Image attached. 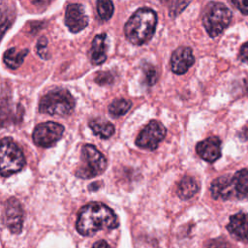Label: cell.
<instances>
[{"mask_svg": "<svg viewBox=\"0 0 248 248\" xmlns=\"http://www.w3.org/2000/svg\"><path fill=\"white\" fill-rule=\"evenodd\" d=\"M77 231L82 235H93L100 230H113L118 227L115 213L106 204L91 202L83 206L78 215Z\"/></svg>", "mask_w": 248, "mask_h": 248, "instance_id": "cell-1", "label": "cell"}, {"mask_svg": "<svg viewBox=\"0 0 248 248\" xmlns=\"http://www.w3.org/2000/svg\"><path fill=\"white\" fill-rule=\"evenodd\" d=\"M157 24V14L150 8L136 11L124 26L127 40L137 46L147 43L153 36Z\"/></svg>", "mask_w": 248, "mask_h": 248, "instance_id": "cell-2", "label": "cell"}, {"mask_svg": "<svg viewBox=\"0 0 248 248\" xmlns=\"http://www.w3.org/2000/svg\"><path fill=\"white\" fill-rule=\"evenodd\" d=\"M210 192L215 200H248V170L216 178L211 183Z\"/></svg>", "mask_w": 248, "mask_h": 248, "instance_id": "cell-3", "label": "cell"}, {"mask_svg": "<svg viewBox=\"0 0 248 248\" xmlns=\"http://www.w3.org/2000/svg\"><path fill=\"white\" fill-rule=\"evenodd\" d=\"M75 99L66 89H54L42 97L39 111L49 115H68L75 108Z\"/></svg>", "mask_w": 248, "mask_h": 248, "instance_id": "cell-4", "label": "cell"}, {"mask_svg": "<svg viewBox=\"0 0 248 248\" xmlns=\"http://www.w3.org/2000/svg\"><path fill=\"white\" fill-rule=\"evenodd\" d=\"M232 17L231 10L220 2H209L202 12V24L210 37L220 35Z\"/></svg>", "mask_w": 248, "mask_h": 248, "instance_id": "cell-5", "label": "cell"}, {"mask_svg": "<svg viewBox=\"0 0 248 248\" xmlns=\"http://www.w3.org/2000/svg\"><path fill=\"white\" fill-rule=\"evenodd\" d=\"M0 165L3 177L18 172L25 165V158L21 149L11 138H4L1 140Z\"/></svg>", "mask_w": 248, "mask_h": 248, "instance_id": "cell-6", "label": "cell"}, {"mask_svg": "<svg viewBox=\"0 0 248 248\" xmlns=\"http://www.w3.org/2000/svg\"><path fill=\"white\" fill-rule=\"evenodd\" d=\"M107 168L105 156L92 144H85L81 148V164L76 175L79 178H92L104 172Z\"/></svg>", "mask_w": 248, "mask_h": 248, "instance_id": "cell-7", "label": "cell"}, {"mask_svg": "<svg viewBox=\"0 0 248 248\" xmlns=\"http://www.w3.org/2000/svg\"><path fill=\"white\" fill-rule=\"evenodd\" d=\"M166 128L157 121L151 120L139 134L136 140V144L143 149L154 150L166 136Z\"/></svg>", "mask_w": 248, "mask_h": 248, "instance_id": "cell-8", "label": "cell"}, {"mask_svg": "<svg viewBox=\"0 0 248 248\" xmlns=\"http://www.w3.org/2000/svg\"><path fill=\"white\" fill-rule=\"evenodd\" d=\"M64 133V127L56 122H44L36 126L33 132L34 142L42 147H50L55 144Z\"/></svg>", "mask_w": 248, "mask_h": 248, "instance_id": "cell-9", "label": "cell"}, {"mask_svg": "<svg viewBox=\"0 0 248 248\" xmlns=\"http://www.w3.org/2000/svg\"><path fill=\"white\" fill-rule=\"evenodd\" d=\"M6 226L13 233H19L23 225V210L16 198H10L6 202L5 208Z\"/></svg>", "mask_w": 248, "mask_h": 248, "instance_id": "cell-10", "label": "cell"}, {"mask_svg": "<svg viewBox=\"0 0 248 248\" xmlns=\"http://www.w3.org/2000/svg\"><path fill=\"white\" fill-rule=\"evenodd\" d=\"M65 23L73 33H78L88 25V17L81 4L68 5L65 14Z\"/></svg>", "mask_w": 248, "mask_h": 248, "instance_id": "cell-11", "label": "cell"}, {"mask_svg": "<svg viewBox=\"0 0 248 248\" xmlns=\"http://www.w3.org/2000/svg\"><path fill=\"white\" fill-rule=\"evenodd\" d=\"M193 51L188 46H179L171 54L170 68L174 74L183 75L194 64Z\"/></svg>", "mask_w": 248, "mask_h": 248, "instance_id": "cell-12", "label": "cell"}, {"mask_svg": "<svg viewBox=\"0 0 248 248\" xmlns=\"http://www.w3.org/2000/svg\"><path fill=\"white\" fill-rule=\"evenodd\" d=\"M196 150L202 159L213 163L221 156V140L217 137H209L200 141Z\"/></svg>", "mask_w": 248, "mask_h": 248, "instance_id": "cell-13", "label": "cell"}, {"mask_svg": "<svg viewBox=\"0 0 248 248\" xmlns=\"http://www.w3.org/2000/svg\"><path fill=\"white\" fill-rule=\"evenodd\" d=\"M227 230L235 239L239 241H248V214L239 212L230 218Z\"/></svg>", "mask_w": 248, "mask_h": 248, "instance_id": "cell-14", "label": "cell"}, {"mask_svg": "<svg viewBox=\"0 0 248 248\" xmlns=\"http://www.w3.org/2000/svg\"><path fill=\"white\" fill-rule=\"evenodd\" d=\"M107 35L105 33L98 34L92 41L91 48L89 51L90 61L94 65H100L107 59V45H106Z\"/></svg>", "mask_w": 248, "mask_h": 248, "instance_id": "cell-15", "label": "cell"}, {"mask_svg": "<svg viewBox=\"0 0 248 248\" xmlns=\"http://www.w3.org/2000/svg\"><path fill=\"white\" fill-rule=\"evenodd\" d=\"M199 191L197 181L191 176H184L178 183L177 194L180 199L188 200Z\"/></svg>", "mask_w": 248, "mask_h": 248, "instance_id": "cell-16", "label": "cell"}, {"mask_svg": "<svg viewBox=\"0 0 248 248\" xmlns=\"http://www.w3.org/2000/svg\"><path fill=\"white\" fill-rule=\"evenodd\" d=\"M28 54V49L18 50L16 47L9 48L4 53V63L10 69H17L24 60V57Z\"/></svg>", "mask_w": 248, "mask_h": 248, "instance_id": "cell-17", "label": "cell"}, {"mask_svg": "<svg viewBox=\"0 0 248 248\" xmlns=\"http://www.w3.org/2000/svg\"><path fill=\"white\" fill-rule=\"evenodd\" d=\"M89 127L96 136L102 139H108L114 134V126L106 120H92L89 122Z\"/></svg>", "mask_w": 248, "mask_h": 248, "instance_id": "cell-18", "label": "cell"}, {"mask_svg": "<svg viewBox=\"0 0 248 248\" xmlns=\"http://www.w3.org/2000/svg\"><path fill=\"white\" fill-rule=\"evenodd\" d=\"M132 107V103L126 99H116L108 106L109 113L114 116L118 117L125 114Z\"/></svg>", "mask_w": 248, "mask_h": 248, "instance_id": "cell-19", "label": "cell"}, {"mask_svg": "<svg viewBox=\"0 0 248 248\" xmlns=\"http://www.w3.org/2000/svg\"><path fill=\"white\" fill-rule=\"evenodd\" d=\"M114 11L111 0H97V12L103 20H108L111 17Z\"/></svg>", "mask_w": 248, "mask_h": 248, "instance_id": "cell-20", "label": "cell"}, {"mask_svg": "<svg viewBox=\"0 0 248 248\" xmlns=\"http://www.w3.org/2000/svg\"><path fill=\"white\" fill-rule=\"evenodd\" d=\"M191 2V0H173L170 7V16H177Z\"/></svg>", "mask_w": 248, "mask_h": 248, "instance_id": "cell-21", "label": "cell"}, {"mask_svg": "<svg viewBox=\"0 0 248 248\" xmlns=\"http://www.w3.org/2000/svg\"><path fill=\"white\" fill-rule=\"evenodd\" d=\"M143 73H144L145 82L148 85H153L157 79L156 69L151 64H146L143 66Z\"/></svg>", "mask_w": 248, "mask_h": 248, "instance_id": "cell-22", "label": "cell"}, {"mask_svg": "<svg viewBox=\"0 0 248 248\" xmlns=\"http://www.w3.org/2000/svg\"><path fill=\"white\" fill-rule=\"evenodd\" d=\"M36 49H37V53L43 59H48L49 53L47 51V40L45 37H42L39 39L36 46Z\"/></svg>", "mask_w": 248, "mask_h": 248, "instance_id": "cell-23", "label": "cell"}, {"mask_svg": "<svg viewBox=\"0 0 248 248\" xmlns=\"http://www.w3.org/2000/svg\"><path fill=\"white\" fill-rule=\"evenodd\" d=\"M95 80L98 84L105 85V84L111 83L113 81V77L108 72H99L95 78Z\"/></svg>", "mask_w": 248, "mask_h": 248, "instance_id": "cell-24", "label": "cell"}, {"mask_svg": "<svg viewBox=\"0 0 248 248\" xmlns=\"http://www.w3.org/2000/svg\"><path fill=\"white\" fill-rule=\"evenodd\" d=\"M239 12L245 16H248V0H231Z\"/></svg>", "mask_w": 248, "mask_h": 248, "instance_id": "cell-25", "label": "cell"}, {"mask_svg": "<svg viewBox=\"0 0 248 248\" xmlns=\"http://www.w3.org/2000/svg\"><path fill=\"white\" fill-rule=\"evenodd\" d=\"M205 248H230V244L224 239H213Z\"/></svg>", "mask_w": 248, "mask_h": 248, "instance_id": "cell-26", "label": "cell"}, {"mask_svg": "<svg viewBox=\"0 0 248 248\" xmlns=\"http://www.w3.org/2000/svg\"><path fill=\"white\" fill-rule=\"evenodd\" d=\"M239 59L242 62L248 64V42L241 46L239 50Z\"/></svg>", "mask_w": 248, "mask_h": 248, "instance_id": "cell-27", "label": "cell"}, {"mask_svg": "<svg viewBox=\"0 0 248 248\" xmlns=\"http://www.w3.org/2000/svg\"><path fill=\"white\" fill-rule=\"evenodd\" d=\"M51 0H32V3L38 8H45L50 3Z\"/></svg>", "mask_w": 248, "mask_h": 248, "instance_id": "cell-28", "label": "cell"}, {"mask_svg": "<svg viewBox=\"0 0 248 248\" xmlns=\"http://www.w3.org/2000/svg\"><path fill=\"white\" fill-rule=\"evenodd\" d=\"M92 248H110V247L105 240H99L96 243H94Z\"/></svg>", "mask_w": 248, "mask_h": 248, "instance_id": "cell-29", "label": "cell"}, {"mask_svg": "<svg viewBox=\"0 0 248 248\" xmlns=\"http://www.w3.org/2000/svg\"><path fill=\"white\" fill-rule=\"evenodd\" d=\"M239 137L244 140H248V127H244L242 129V131L239 134Z\"/></svg>", "mask_w": 248, "mask_h": 248, "instance_id": "cell-30", "label": "cell"}, {"mask_svg": "<svg viewBox=\"0 0 248 248\" xmlns=\"http://www.w3.org/2000/svg\"><path fill=\"white\" fill-rule=\"evenodd\" d=\"M160 1H161V2H166L167 0H160Z\"/></svg>", "mask_w": 248, "mask_h": 248, "instance_id": "cell-31", "label": "cell"}]
</instances>
